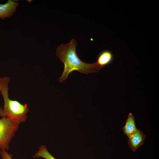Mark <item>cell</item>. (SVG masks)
<instances>
[{
  "mask_svg": "<svg viewBox=\"0 0 159 159\" xmlns=\"http://www.w3.org/2000/svg\"><path fill=\"white\" fill-rule=\"evenodd\" d=\"M77 41L72 39L69 43L61 44L57 49L56 54L64 65V71L59 79L61 83L65 81L74 71L88 74L97 72L102 68L97 62L87 63L81 60L77 54Z\"/></svg>",
  "mask_w": 159,
  "mask_h": 159,
  "instance_id": "6da1fadb",
  "label": "cell"
},
{
  "mask_svg": "<svg viewBox=\"0 0 159 159\" xmlns=\"http://www.w3.org/2000/svg\"><path fill=\"white\" fill-rule=\"evenodd\" d=\"M29 108L26 105L22 104L19 101L15 102L10 105L0 107V116L7 117L14 124L19 125L25 121Z\"/></svg>",
  "mask_w": 159,
  "mask_h": 159,
  "instance_id": "7a4b0ae2",
  "label": "cell"
},
{
  "mask_svg": "<svg viewBox=\"0 0 159 159\" xmlns=\"http://www.w3.org/2000/svg\"><path fill=\"white\" fill-rule=\"evenodd\" d=\"M19 125L13 123L7 117L0 119V149L6 150L9 149V143Z\"/></svg>",
  "mask_w": 159,
  "mask_h": 159,
  "instance_id": "3957f363",
  "label": "cell"
},
{
  "mask_svg": "<svg viewBox=\"0 0 159 159\" xmlns=\"http://www.w3.org/2000/svg\"><path fill=\"white\" fill-rule=\"evenodd\" d=\"M146 136L140 130L137 129L128 137L127 143L131 150L135 152L139 147L143 145Z\"/></svg>",
  "mask_w": 159,
  "mask_h": 159,
  "instance_id": "277c9868",
  "label": "cell"
},
{
  "mask_svg": "<svg viewBox=\"0 0 159 159\" xmlns=\"http://www.w3.org/2000/svg\"><path fill=\"white\" fill-rule=\"evenodd\" d=\"M19 5L18 3L11 0H8L5 4H0V18L4 19L7 17H11Z\"/></svg>",
  "mask_w": 159,
  "mask_h": 159,
  "instance_id": "5b68a950",
  "label": "cell"
},
{
  "mask_svg": "<svg viewBox=\"0 0 159 159\" xmlns=\"http://www.w3.org/2000/svg\"><path fill=\"white\" fill-rule=\"evenodd\" d=\"M114 56L112 53L108 50H104L99 54L96 62L102 68L111 63L113 61Z\"/></svg>",
  "mask_w": 159,
  "mask_h": 159,
  "instance_id": "8992f818",
  "label": "cell"
},
{
  "mask_svg": "<svg viewBox=\"0 0 159 159\" xmlns=\"http://www.w3.org/2000/svg\"><path fill=\"white\" fill-rule=\"evenodd\" d=\"M135 117L132 114L129 113L126 120L125 124L122 128L124 133L128 137L133 134L137 129L135 125Z\"/></svg>",
  "mask_w": 159,
  "mask_h": 159,
  "instance_id": "52a82bcc",
  "label": "cell"
},
{
  "mask_svg": "<svg viewBox=\"0 0 159 159\" xmlns=\"http://www.w3.org/2000/svg\"><path fill=\"white\" fill-rule=\"evenodd\" d=\"M33 157L34 158L41 157L45 159H56L50 154L44 145H42L39 147L38 151Z\"/></svg>",
  "mask_w": 159,
  "mask_h": 159,
  "instance_id": "ba28073f",
  "label": "cell"
},
{
  "mask_svg": "<svg viewBox=\"0 0 159 159\" xmlns=\"http://www.w3.org/2000/svg\"><path fill=\"white\" fill-rule=\"evenodd\" d=\"M0 155L2 159H13L12 155L4 150H0Z\"/></svg>",
  "mask_w": 159,
  "mask_h": 159,
  "instance_id": "9c48e42d",
  "label": "cell"
},
{
  "mask_svg": "<svg viewBox=\"0 0 159 159\" xmlns=\"http://www.w3.org/2000/svg\"><path fill=\"white\" fill-rule=\"evenodd\" d=\"M32 0H27V1L29 2V3H30Z\"/></svg>",
  "mask_w": 159,
  "mask_h": 159,
  "instance_id": "30bf717a",
  "label": "cell"
},
{
  "mask_svg": "<svg viewBox=\"0 0 159 159\" xmlns=\"http://www.w3.org/2000/svg\"></svg>",
  "mask_w": 159,
  "mask_h": 159,
  "instance_id": "8fae6325",
  "label": "cell"
}]
</instances>
